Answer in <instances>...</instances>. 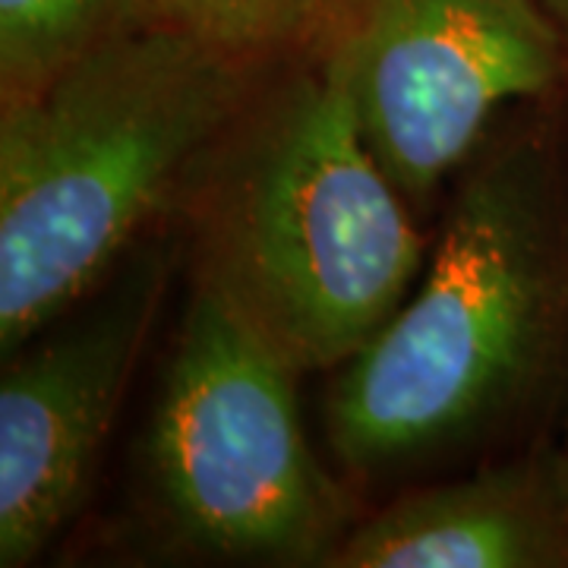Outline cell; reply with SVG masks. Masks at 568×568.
Segmentation results:
<instances>
[{
	"mask_svg": "<svg viewBox=\"0 0 568 568\" xmlns=\"http://www.w3.org/2000/svg\"><path fill=\"white\" fill-rule=\"evenodd\" d=\"M568 99V95H566ZM515 108L455 174L402 306L325 388L347 477L499 439L568 369V102Z\"/></svg>",
	"mask_w": 568,
	"mask_h": 568,
	"instance_id": "1",
	"label": "cell"
},
{
	"mask_svg": "<svg viewBox=\"0 0 568 568\" xmlns=\"http://www.w3.org/2000/svg\"><path fill=\"white\" fill-rule=\"evenodd\" d=\"M183 268L301 373H332L426 263L417 212L320 51L268 67L174 205Z\"/></svg>",
	"mask_w": 568,
	"mask_h": 568,
	"instance_id": "2",
	"label": "cell"
},
{
	"mask_svg": "<svg viewBox=\"0 0 568 568\" xmlns=\"http://www.w3.org/2000/svg\"><path fill=\"white\" fill-rule=\"evenodd\" d=\"M265 70L142 22L0 102L3 357L171 227L193 164Z\"/></svg>",
	"mask_w": 568,
	"mask_h": 568,
	"instance_id": "3",
	"label": "cell"
},
{
	"mask_svg": "<svg viewBox=\"0 0 568 568\" xmlns=\"http://www.w3.org/2000/svg\"><path fill=\"white\" fill-rule=\"evenodd\" d=\"M168 354L140 448L145 534L196 562L328 568L361 518L306 439L304 373L193 284Z\"/></svg>",
	"mask_w": 568,
	"mask_h": 568,
	"instance_id": "4",
	"label": "cell"
},
{
	"mask_svg": "<svg viewBox=\"0 0 568 568\" xmlns=\"http://www.w3.org/2000/svg\"><path fill=\"white\" fill-rule=\"evenodd\" d=\"M313 51L417 215L506 114L568 95V41L544 0H332Z\"/></svg>",
	"mask_w": 568,
	"mask_h": 568,
	"instance_id": "5",
	"label": "cell"
},
{
	"mask_svg": "<svg viewBox=\"0 0 568 568\" xmlns=\"http://www.w3.org/2000/svg\"><path fill=\"white\" fill-rule=\"evenodd\" d=\"M178 268L181 237L162 227L3 357L0 568L36 566L80 511Z\"/></svg>",
	"mask_w": 568,
	"mask_h": 568,
	"instance_id": "6",
	"label": "cell"
},
{
	"mask_svg": "<svg viewBox=\"0 0 568 568\" xmlns=\"http://www.w3.org/2000/svg\"><path fill=\"white\" fill-rule=\"evenodd\" d=\"M328 568H568V487L556 452L407 489L361 518Z\"/></svg>",
	"mask_w": 568,
	"mask_h": 568,
	"instance_id": "7",
	"label": "cell"
},
{
	"mask_svg": "<svg viewBox=\"0 0 568 568\" xmlns=\"http://www.w3.org/2000/svg\"><path fill=\"white\" fill-rule=\"evenodd\" d=\"M149 20L142 0H0V102L39 92L102 41Z\"/></svg>",
	"mask_w": 568,
	"mask_h": 568,
	"instance_id": "8",
	"label": "cell"
},
{
	"mask_svg": "<svg viewBox=\"0 0 568 568\" xmlns=\"http://www.w3.org/2000/svg\"><path fill=\"white\" fill-rule=\"evenodd\" d=\"M142 7L159 26L237 61L272 67L316 48L332 0H142Z\"/></svg>",
	"mask_w": 568,
	"mask_h": 568,
	"instance_id": "9",
	"label": "cell"
},
{
	"mask_svg": "<svg viewBox=\"0 0 568 568\" xmlns=\"http://www.w3.org/2000/svg\"><path fill=\"white\" fill-rule=\"evenodd\" d=\"M552 452H556V462H559V470H562V477H566V487H568V407H566V420H562V433H559V443H552Z\"/></svg>",
	"mask_w": 568,
	"mask_h": 568,
	"instance_id": "10",
	"label": "cell"
},
{
	"mask_svg": "<svg viewBox=\"0 0 568 568\" xmlns=\"http://www.w3.org/2000/svg\"><path fill=\"white\" fill-rule=\"evenodd\" d=\"M544 7H547V13L552 17V22L559 26V32L568 41V0H544Z\"/></svg>",
	"mask_w": 568,
	"mask_h": 568,
	"instance_id": "11",
	"label": "cell"
}]
</instances>
